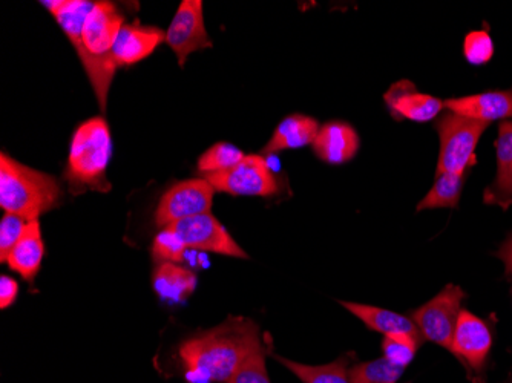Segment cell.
I'll list each match as a JSON object with an SVG mask.
<instances>
[{
  "label": "cell",
  "mask_w": 512,
  "mask_h": 383,
  "mask_svg": "<svg viewBox=\"0 0 512 383\" xmlns=\"http://www.w3.org/2000/svg\"><path fill=\"white\" fill-rule=\"evenodd\" d=\"M42 5L53 14L79 54L100 108L105 111L115 69L119 68L112 57V48L125 27V17L111 2L48 0Z\"/></svg>",
  "instance_id": "6da1fadb"
},
{
  "label": "cell",
  "mask_w": 512,
  "mask_h": 383,
  "mask_svg": "<svg viewBox=\"0 0 512 383\" xmlns=\"http://www.w3.org/2000/svg\"><path fill=\"white\" fill-rule=\"evenodd\" d=\"M264 347L260 327L247 318H229L180 345L188 383H227L250 354Z\"/></svg>",
  "instance_id": "7a4b0ae2"
},
{
  "label": "cell",
  "mask_w": 512,
  "mask_h": 383,
  "mask_svg": "<svg viewBox=\"0 0 512 383\" xmlns=\"http://www.w3.org/2000/svg\"><path fill=\"white\" fill-rule=\"evenodd\" d=\"M62 200L59 181L19 161L0 155V207L23 220H39L42 213L56 209Z\"/></svg>",
  "instance_id": "3957f363"
},
{
  "label": "cell",
  "mask_w": 512,
  "mask_h": 383,
  "mask_svg": "<svg viewBox=\"0 0 512 383\" xmlns=\"http://www.w3.org/2000/svg\"><path fill=\"white\" fill-rule=\"evenodd\" d=\"M112 155V138L103 117H92L74 132L69 146L66 180L74 189L111 190L106 171Z\"/></svg>",
  "instance_id": "277c9868"
},
{
  "label": "cell",
  "mask_w": 512,
  "mask_h": 383,
  "mask_svg": "<svg viewBox=\"0 0 512 383\" xmlns=\"http://www.w3.org/2000/svg\"><path fill=\"white\" fill-rule=\"evenodd\" d=\"M488 126L456 112L440 115L434 125L440 138L437 174H468L477 163V145Z\"/></svg>",
  "instance_id": "5b68a950"
},
{
  "label": "cell",
  "mask_w": 512,
  "mask_h": 383,
  "mask_svg": "<svg viewBox=\"0 0 512 383\" xmlns=\"http://www.w3.org/2000/svg\"><path fill=\"white\" fill-rule=\"evenodd\" d=\"M465 298L467 293L463 292L459 285L448 284L427 304L411 310L410 318L416 324L422 339L440 345L451 353L457 319Z\"/></svg>",
  "instance_id": "8992f818"
},
{
  "label": "cell",
  "mask_w": 512,
  "mask_h": 383,
  "mask_svg": "<svg viewBox=\"0 0 512 383\" xmlns=\"http://www.w3.org/2000/svg\"><path fill=\"white\" fill-rule=\"evenodd\" d=\"M218 192L235 197H272L278 194L279 183L263 155H246L229 171L204 175Z\"/></svg>",
  "instance_id": "52a82bcc"
},
{
  "label": "cell",
  "mask_w": 512,
  "mask_h": 383,
  "mask_svg": "<svg viewBox=\"0 0 512 383\" xmlns=\"http://www.w3.org/2000/svg\"><path fill=\"white\" fill-rule=\"evenodd\" d=\"M493 347L490 325L471 311H460L451 353L459 359L473 383H485L486 361Z\"/></svg>",
  "instance_id": "ba28073f"
},
{
  "label": "cell",
  "mask_w": 512,
  "mask_h": 383,
  "mask_svg": "<svg viewBox=\"0 0 512 383\" xmlns=\"http://www.w3.org/2000/svg\"><path fill=\"white\" fill-rule=\"evenodd\" d=\"M214 194L215 189L206 178L180 181L161 197L155 210V223L165 229L177 221L209 213Z\"/></svg>",
  "instance_id": "9c48e42d"
},
{
  "label": "cell",
  "mask_w": 512,
  "mask_h": 383,
  "mask_svg": "<svg viewBox=\"0 0 512 383\" xmlns=\"http://www.w3.org/2000/svg\"><path fill=\"white\" fill-rule=\"evenodd\" d=\"M169 229L177 233L188 250L218 253L232 258L249 259V255L238 246L226 227L211 212L186 218L171 224Z\"/></svg>",
  "instance_id": "30bf717a"
},
{
  "label": "cell",
  "mask_w": 512,
  "mask_h": 383,
  "mask_svg": "<svg viewBox=\"0 0 512 383\" xmlns=\"http://www.w3.org/2000/svg\"><path fill=\"white\" fill-rule=\"evenodd\" d=\"M166 43L171 46L178 59V65L184 66L188 57L195 51L211 48L212 42L204 25L203 2L183 0L177 14L172 19L166 33Z\"/></svg>",
  "instance_id": "8fae6325"
},
{
  "label": "cell",
  "mask_w": 512,
  "mask_h": 383,
  "mask_svg": "<svg viewBox=\"0 0 512 383\" xmlns=\"http://www.w3.org/2000/svg\"><path fill=\"white\" fill-rule=\"evenodd\" d=\"M385 105L394 120L427 123L439 118L445 102L419 91L410 80H399L384 95Z\"/></svg>",
  "instance_id": "7c38bea8"
},
{
  "label": "cell",
  "mask_w": 512,
  "mask_h": 383,
  "mask_svg": "<svg viewBox=\"0 0 512 383\" xmlns=\"http://www.w3.org/2000/svg\"><path fill=\"white\" fill-rule=\"evenodd\" d=\"M445 108L488 125L497 120L512 122V89L457 97V99L447 100Z\"/></svg>",
  "instance_id": "4fadbf2b"
},
{
  "label": "cell",
  "mask_w": 512,
  "mask_h": 383,
  "mask_svg": "<svg viewBox=\"0 0 512 383\" xmlns=\"http://www.w3.org/2000/svg\"><path fill=\"white\" fill-rule=\"evenodd\" d=\"M361 140L353 126L345 122L325 123L313 141V151L324 163L339 166L348 163L358 154Z\"/></svg>",
  "instance_id": "5bb4252c"
},
{
  "label": "cell",
  "mask_w": 512,
  "mask_h": 383,
  "mask_svg": "<svg viewBox=\"0 0 512 383\" xmlns=\"http://www.w3.org/2000/svg\"><path fill=\"white\" fill-rule=\"evenodd\" d=\"M165 40L166 34L158 28L125 25L112 48L115 65L129 66L142 62Z\"/></svg>",
  "instance_id": "9a60e30c"
},
{
  "label": "cell",
  "mask_w": 512,
  "mask_h": 383,
  "mask_svg": "<svg viewBox=\"0 0 512 383\" xmlns=\"http://www.w3.org/2000/svg\"><path fill=\"white\" fill-rule=\"evenodd\" d=\"M496 155V178L483 192V203L508 210L512 206V122L500 123Z\"/></svg>",
  "instance_id": "2e32d148"
},
{
  "label": "cell",
  "mask_w": 512,
  "mask_h": 383,
  "mask_svg": "<svg viewBox=\"0 0 512 383\" xmlns=\"http://www.w3.org/2000/svg\"><path fill=\"white\" fill-rule=\"evenodd\" d=\"M319 123L309 115L292 114L284 118L276 126L272 138L263 148V154H278V152L301 149L313 145L319 132Z\"/></svg>",
  "instance_id": "e0dca14e"
},
{
  "label": "cell",
  "mask_w": 512,
  "mask_h": 383,
  "mask_svg": "<svg viewBox=\"0 0 512 383\" xmlns=\"http://www.w3.org/2000/svg\"><path fill=\"white\" fill-rule=\"evenodd\" d=\"M43 256H45V244H43L39 220H36L27 224L22 238L11 250L5 262L25 281H33L42 266Z\"/></svg>",
  "instance_id": "ac0fdd59"
},
{
  "label": "cell",
  "mask_w": 512,
  "mask_h": 383,
  "mask_svg": "<svg viewBox=\"0 0 512 383\" xmlns=\"http://www.w3.org/2000/svg\"><path fill=\"white\" fill-rule=\"evenodd\" d=\"M342 307L347 308L352 315L361 319L370 330L378 331L384 336L393 334H408L413 338L422 339L416 324L410 316L401 315L396 311L385 308L373 307V305L355 304V302L339 301Z\"/></svg>",
  "instance_id": "d6986e66"
},
{
  "label": "cell",
  "mask_w": 512,
  "mask_h": 383,
  "mask_svg": "<svg viewBox=\"0 0 512 383\" xmlns=\"http://www.w3.org/2000/svg\"><path fill=\"white\" fill-rule=\"evenodd\" d=\"M197 287V276L180 264L165 262L158 264L154 273V290L161 299L181 302L188 299Z\"/></svg>",
  "instance_id": "ffe728a7"
},
{
  "label": "cell",
  "mask_w": 512,
  "mask_h": 383,
  "mask_svg": "<svg viewBox=\"0 0 512 383\" xmlns=\"http://www.w3.org/2000/svg\"><path fill=\"white\" fill-rule=\"evenodd\" d=\"M353 357V353L345 354L332 364L325 365H304L279 356H275V359L287 370L292 371L302 383H352L350 364Z\"/></svg>",
  "instance_id": "44dd1931"
},
{
  "label": "cell",
  "mask_w": 512,
  "mask_h": 383,
  "mask_svg": "<svg viewBox=\"0 0 512 383\" xmlns=\"http://www.w3.org/2000/svg\"><path fill=\"white\" fill-rule=\"evenodd\" d=\"M468 174H437L430 192L417 204L416 212L430 209H454L459 206Z\"/></svg>",
  "instance_id": "7402d4cb"
},
{
  "label": "cell",
  "mask_w": 512,
  "mask_h": 383,
  "mask_svg": "<svg viewBox=\"0 0 512 383\" xmlns=\"http://www.w3.org/2000/svg\"><path fill=\"white\" fill-rule=\"evenodd\" d=\"M405 368L391 364L385 357L375 361L359 362L350 368L352 383H396Z\"/></svg>",
  "instance_id": "603a6c76"
},
{
  "label": "cell",
  "mask_w": 512,
  "mask_h": 383,
  "mask_svg": "<svg viewBox=\"0 0 512 383\" xmlns=\"http://www.w3.org/2000/svg\"><path fill=\"white\" fill-rule=\"evenodd\" d=\"M244 158H246V154L241 149L223 141V143H217L211 149H207L201 155L200 160H198V171L204 175L229 171V169L241 163Z\"/></svg>",
  "instance_id": "cb8c5ba5"
},
{
  "label": "cell",
  "mask_w": 512,
  "mask_h": 383,
  "mask_svg": "<svg viewBox=\"0 0 512 383\" xmlns=\"http://www.w3.org/2000/svg\"><path fill=\"white\" fill-rule=\"evenodd\" d=\"M421 341L422 339L413 338L408 334L385 336L384 341H382V353L391 364L405 368L414 361Z\"/></svg>",
  "instance_id": "d4e9b609"
},
{
  "label": "cell",
  "mask_w": 512,
  "mask_h": 383,
  "mask_svg": "<svg viewBox=\"0 0 512 383\" xmlns=\"http://www.w3.org/2000/svg\"><path fill=\"white\" fill-rule=\"evenodd\" d=\"M186 246L181 243L177 233L174 230L165 227L157 236H155L154 244H152V256L158 264H165V262H183L186 258Z\"/></svg>",
  "instance_id": "484cf974"
},
{
  "label": "cell",
  "mask_w": 512,
  "mask_h": 383,
  "mask_svg": "<svg viewBox=\"0 0 512 383\" xmlns=\"http://www.w3.org/2000/svg\"><path fill=\"white\" fill-rule=\"evenodd\" d=\"M463 56L474 66L486 65L494 56V42L488 31H471L463 40Z\"/></svg>",
  "instance_id": "4316f807"
},
{
  "label": "cell",
  "mask_w": 512,
  "mask_h": 383,
  "mask_svg": "<svg viewBox=\"0 0 512 383\" xmlns=\"http://www.w3.org/2000/svg\"><path fill=\"white\" fill-rule=\"evenodd\" d=\"M266 354V347H261L250 354L227 383H272L267 373Z\"/></svg>",
  "instance_id": "83f0119b"
},
{
  "label": "cell",
  "mask_w": 512,
  "mask_h": 383,
  "mask_svg": "<svg viewBox=\"0 0 512 383\" xmlns=\"http://www.w3.org/2000/svg\"><path fill=\"white\" fill-rule=\"evenodd\" d=\"M28 221L17 217L14 213H5L0 221V261L5 262L11 250L14 249L23 232L27 229Z\"/></svg>",
  "instance_id": "f1b7e54d"
},
{
  "label": "cell",
  "mask_w": 512,
  "mask_h": 383,
  "mask_svg": "<svg viewBox=\"0 0 512 383\" xmlns=\"http://www.w3.org/2000/svg\"><path fill=\"white\" fill-rule=\"evenodd\" d=\"M19 295V284L11 276L2 275L0 278V308L11 307Z\"/></svg>",
  "instance_id": "f546056e"
},
{
  "label": "cell",
  "mask_w": 512,
  "mask_h": 383,
  "mask_svg": "<svg viewBox=\"0 0 512 383\" xmlns=\"http://www.w3.org/2000/svg\"><path fill=\"white\" fill-rule=\"evenodd\" d=\"M497 256H499L503 264H505L506 275L512 276V235L500 246Z\"/></svg>",
  "instance_id": "4dcf8cb0"
},
{
  "label": "cell",
  "mask_w": 512,
  "mask_h": 383,
  "mask_svg": "<svg viewBox=\"0 0 512 383\" xmlns=\"http://www.w3.org/2000/svg\"><path fill=\"white\" fill-rule=\"evenodd\" d=\"M505 383H512V376H509Z\"/></svg>",
  "instance_id": "1f68e13d"
}]
</instances>
